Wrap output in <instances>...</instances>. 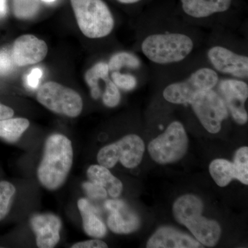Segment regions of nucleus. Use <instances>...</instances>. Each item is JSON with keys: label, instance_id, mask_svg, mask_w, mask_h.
Returning a JSON list of instances; mask_svg holds the SVG:
<instances>
[{"label": "nucleus", "instance_id": "obj_34", "mask_svg": "<svg viewBox=\"0 0 248 248\" xmlns=\"http://www.w3.org/2000/svg\"><path fill=\"white\" fill-rule=\"evenodd\" d=\"M117 1L123 4H135L140 2L142 0H117Z\"/></svg>", "mask_w": 248, "mask_h": 248}, {"label": "nucleus", "instance_id": "obj_18", "mask_svg": "<svg viewBox=\"0 0 248 248\" xmlns=\"http://www.w3.org/2000/svg\"><path fill=\"white\" fill-rule=\"evenodd\" d=\"M87 176L90 182L102 186L108 195L117 198L123 190V184L115 177L108 169L101 165H93L88 169Z\"/></svg>", "mask_w": 248, "mask_h": 248}, {"label": "nucleus", "instance_id": "obj_7", "mask_svg": "<svg viewBox=\"0 0 248 248\" xmlns=\"http://www.w3.org/2000/svg\"><path fill=\"white\" fill-rule=\"evenodd\" d=\"M37 99L52 112L70 117H78L83 109L82 99L76 91L55 81L42 85L37 91Z\"/></svg>", "mask_w": 248, "mask_h": 248}, {"label": "nucleus", "instance_id": "obj_2", "mask_svg": "<svg viewBox=\"0 0 248 248\" xmlns=\"http://www.w3.org/2000/svg\"><path fill=\"white\" fill-rule=\"evenodd\" d=\"M203 203L198 196L185 195L179 197L172 207L174 218L185 226L196 239L208 247H213L221 237L219 224L202 216Z\"/></svg>", "mask_w": 248, "mask_h": 248}, {"label": "nucleus", "instance_id": "obj_17", "mask_svg": "<svg viewBox=\"0 0 248 248\" xmlns=\"http://www.w3.org/2000/svg\"><path fill=\"white\" fill-rule=\"evenodd\" d=\"M78 204L82 217L85 232L92 237H104L107 232V226L98 217L96 208L86 199H81Z\"/></svg>", "mask_w": 248, "mask_h": 248}, {"label": "nucleus", "instance_id": "obj_4", "mask_svg": "<svg viewBox=\"0 0 248 248\" xmlns=\"http://www.w3.org/2000/svg\"><path fill=\"white\" fill-rule=\"evenodd\" d=\"M71 2L78 27L86 37L102 38L113 30V16L103 0H71Z\"/></svg>", "mask_w": 248, "mask_h": 248}, {"label": "nucleus", "instance_id": "obj_29", "mask_svg": "<svg viewBox=\"0 0 248 248\" xmlns=\"http://www.w3.org/2000/svg\"><path fill=\"white\" fill-rule=\"evenodd\" d=\"M83 188L89 198L94 200H104L107 197V191L102 186L94 183L85 182L83 184Z\"/></svg>", "mask_w": 248, "mask_h": 248}, {"label": "nucleus", "instance_id": "obj_22", "mask_svg": "<svg viewBox=\"0 0 248 248\" xmlns=\"http://www.w3.org/2000/svg\"><path fill=\"white\" fill-rule=\"evenodd\" d=\"M41 1V0H12L14 16L19 19H29L35 17L40 11Z\"/></svg>", "mask_w": 248, "mask_h": 248}, {"label": "nucleus", "instance_id": "obj_27", "mask_svg": "<svg viewBox=\"0 0 248 248\" xmlns=\"http://www.w3.org/2000/svg\"><path fill=\"white\" fill-rule=\"evenodd\" d=\"M111 79L118 88L125 91H132L137 86L138 81L135 77L130 74H122L114 71L111 75Z\"/></svg>", "mask_w": 248, "mask_h": 248}, {"label": "nucleus", "instance_id": "obj_28", "mask_svg": "<svg viewBox=\"0 0 248 248\" xmlns=\"http://www.w3.org/2000/svg\"><path fill=\"white\" fill-rule=\"evenodd\" d=\"M15 64L11 51L8 49L0 50V76H6L14 71Z\"/></svg>", "mask_w": 248, "mask_h": 248}, {"label": "nucleus", "instance_id": "obj_3", "mask_svg": "<svg viewBox=\"0 0 248 248\" xmlns=\"http://www.w3.org/2000/svg\"><path fill=\"white\" fill-rule=\"evenodd\" d=\"M193 48L194 43L190 37L172 32L148 36L141 45L143 55L159 64L182 62L190 55Z\"/></svg>", "mask_w": 248, "mask_h": 248}, {"label": "nucleus", "instance_id": "obj_9", "mask_svg": "<svg viewBox=\"0 0 248 248\" xmlns=\"http://www.w3.org/2000/svg\"><path fill=\"white\" fill-rule=\"evenodd\" d=\"M201 124L209 133H218L228 116L223 98L213 89L199 93L190 103Z\"/></svg>", "mask_w": 248, "mask_h": 248}, {"label": "nucleus", "instance_id": "obj_6", "mask_svg": "<svg viewBox=\"0 0 248 248\" xmlns=\"http://www.w3.org/2000/svg\"><path fill=\"white\" fill-rule=\"evenodd\" d=\"M145 152L144 142L137 135H128L103 147L97 155L99 165L112 169L118 161L127 169H135L141 163Z\"/></svg>", "mask_w": 248, "mask_h": 248}, {"label": "nucleus", "instance_id": "obj_8", "mask_svg": "<svg viewBox=\"0 0 248 248\" xmlns=\"http://www.w3.org/2000/svg\"><path fill=\"white\" fill-rule=\"evenodd\" d=\"M218 81L216 71L211 68H200L185 81L168 86L163 95L166 101L172 104H190L199 93L213 89Z\"/></svg>", "mask_w": 248, "mask_h": 248}, {"label": "nucleus", "instance_id": "obj_26", "mask_svg": "<svg viewBox=\"0 0 248 248\" xmlns=\"http://www.w3.org/2000/svg\"><path fill=\"white\" fill-rule=\"evenodd\" d=\"M104 81L105 82V90L102 94L103 102L107 107H117L120 104L121 99L118 87L109 78V76L104 77Z\"/></svg>", "mask_w": 248, "mask_h": 248}, {"label": "nucleus", "instance_id": "obj_11", "mask_svg": "<svg viewBox=\"0 0 248 248\" xmlns=\"http://www.w3.org/2000/svg\"><path fill=\"white\" fill-rule=\"evenodd\" d=\"M48 46L42 40L32 35H24L15 41L11 55L16 66L35 64L45 60Z\"/></svg>", "mask_w": 248, "mask_h": 248}, {"label": "nucleus", "instance_id": "obj_13", "mask_svg": "<svg viewBox=\"0 0 248 248\" xmlns=\"http://www.w3.org/2000/svg\"><path fill=\"white\" fill-rule=\"evenodd\" d=\"M31 226L36 234V242L39 248H53L60 241L62 221L55 215H35L31 218Z\"/></svg>", "mask_w": 248, "mask_h": 248}, {"label": "nucleus", "instance_id": "obj_1", "mask_svg": "<svg viewBox=\"0 0 248 248\" xmlns=\"http://www.w3.org/2000/svg\"><path fill=\"white\" fill-rule=\"evenodd\" d=\"M71 141L64 135L55 134L47 139L45 153L37 177L48 190H56L63 185L73 165Z\"/></svg>", "mask_w": 248, "mask_h": 248}, {"label": "nucleus", "instance_id": "obj_35", "mask_svg": "<svg viewBox=\"0 0 248 248\" xmlns=\"http://www.w3.org/2000/svg\"><path fill=\"white\" fill-rule=\"evenodd\" d=\"M43 2L48 3V4H51V3L55 2L56 0H41Z\"/></svg>", "mask_w": 248, "mask_h": 248}, {"label": "nucleus", "instance_id": "obj_30", "mask_svg": "<svg viewBox=\"0 0 248 248\" xmlns=\"http://www.w3.org/2000/svg\"><path fill=\"white\" fill-rule=\"evenodd\" d=\"M43 76V71L40 68H35L31 70L26 78V83L30 89H35L38 87L41 78Z\"/></svg>", "mask_w": 248, "mask_h": 248}, {"label": "nucleus", "instance_id": "obj_5", "mask_svg": "<svg viewBox=\"0 0 248 248\" xmlns=\"http://www.w3.org/2000/svg\"><path fill=\"white\" fill-rule=\"evenodd\" d=\"M188 148V138L185 128L179 122L170 124L164 133L152 140L148 152L157 164H172L182 159Z\"/></svg>", "mask_w": 248, "mask_h": 248}, {"label": "nucleus", "instance_id": "obj_20", "mask_svg": "<svg viewBox=\"0 0 248 248\" xmlns=\"http://www.w3.org/2000/svg\"><path fill=\"white\" fill-rule=\"evenodd\" d=\"M30 123L25 118L0 120V138L9 142L17 141L29 128Z\"/></svg>", "mask_w": 248, "mask_h": 248}, {"label": "nucleus", "instance_id": "obj_15", "mask_svg": "<svg viewBox=\"0 0 248 248\" xmlns=\"http://www.w3.org/2000/svg\"><path fill=\"white\" fill-rule=\"evenodd\" d=\"M183 11L195 18H205L231 9L233 0H180Z\"/></svg>", "mask_w": 248, "mask_h": 248}, {"label": "nucleus", "instance_id": "obj_14", "mask_svg": "<svg viewBox=\"0 0 248 248\" xmlns=\"http://www.w3.org/2000/svg\"><path fill=\"white\" fill-rule=\"evenodd\" d=\"M148 248H203L200 242L192 236L170 227L157 230L147 243Z\"/></svg>", "mask_w": 248, "mask_h": 248}, {"label": "nucleus", "instance_id": "obj_33", "mask_svg": "<svg viewBox=\"0 0 248 248\" xmlns=\"http://www.w3.org/2000/svg\"><path fill=\"white\" fill-rule=\"evenodd\" d=\"M7 13V2L6 0H0V18L4 17Z\"/></svg>", "mask_w": 248, "mask_h": 248}, {"label": "nucleus", "instance_id": "obj_25", "mask_svg": "<svg viewBox=\"0 0 248 248\" xmlns=\"http://www.w3.org/2000/svg\"><path fill=\"white\" fill-rule=\"evenodd\" d=\"M16 194V188L11 183L0 182V221L9 213L10 206Z\"/></svg>", "mask_w": 248, "mask_h": 248}, {"label": "nucleus", "instance_id": "obj_16", "mask_svg": "<svg viewBox=\"0 0 248 248\" xmlns=\"http://www.w3.org/2000/svg\"><path fill=\"white\" fill-rule=\"evenodd\" d=\"M140 226V218L129 209L125 202L110 211L108 218V226L116 234H130L138 231Z\"/></svg>", "mask_w": 248, "mask_h": 248}, {"label": "nucleus", "instance_id": "obj_23", "mask_svg": "<svg viewBox=\"0 0 248 248\" xmlns=\"http://www.w3.org/2000/svg\"><path fill=\"white\" fill-rule=\"evenodd\" d=\"M109 71H116L123 67L131 68H138L141 66L140 59L133 54L127 52H120L111 57L108 63Z\"/></svg>", "mask_w": 248, "mask_h": 248}, {"label": "nucleus", "instance_id": "obj_21", "mask_svg": "<svg viewBox=\"0 0 248 248\" xmlns=\"http://www.w3.org/2000/svg\"><path fill=\"white\" fill-rule=\"evenodd\" d=\"M109 68L106 62H99L85 74V81L91 89V94L94 99H98L102 96V90L99 86V80L102 77L109 75Z\"/></svg>", "mask_w": 248, "mask_h": 248}, {"label": "nucleus", "instance_id": "obj_32", "mask_svg": "<svg viewBox=\"0 0 248 248\" xmlns=\"http://www.w3.org/2000/svg\"><path fill=\"white\" fill-rule=\"evenodd\" d=\"M14 115V111L12 108L0 104V120L11 118Z\"/></svg>", "mask_w": 248, "mask_h": 248}, {"label": "nucleus", "instance_id": "obj_19", "mask_svg": "<svg viewBox=\"0 0 248 248\" xmlns=\"http://www.w3.org/2000/svg\"><path fill=\"white\" fill-rule=\"evenodd\" d=\"M211 177L220 187L228 186L236 179L234 164L224 159H217L212 161L209 167Z\"/></svg>", "mask_w": 248, "mask_h": 248}, {"label": "nucleus", "instance_id": "obj_10", "mask_svg": "<svg viewBox=\"0 0 248 248\" xmlns=\"http://www.w3.org/2000/svg\"><path fill=\"white\" fill-rule=\"evenodd\" d=\"M219 91L233 120L240 125L248 122L245 103L248 97V86L239 79H226L219 84Z\"/></svg>", "mask_w": 248, "mask_h": 248}, {"label": "nucleus", "instance_id": "obj_24", "mask_svg": "<svg viewBox=\"0 0 248 248\" xmlns=\"http://www.w3.org/2000/svg\"><path fill=\"white\" fill-rule=\"evenodd\" d=\"M236 179L248 185V148L241 147L236 152L234 158Z\"/></svg>", "mask_w": 248, "mask_h": 248}, {"label": "nucleus", "instance_id": "obj_12", "mask_svg": "<svg viewBox=\"0 0 248 248\" xmlns=\"http://www.w3.org/2000/svg\"><path fill=\"white\" fill-rule=\"evenodd\" d=\"M209 60L215 69L238 78H248V58L225 47L217 46L208 52Z\"/></svg>", "mask_w": 248, "mask_h": 248}, {"label": "nucleus", "instance_id": "obj_31", "mask_svg": "<svg viewBox=\"0 0 248 248\" xmlns=\"http://www.w3.org/2000/svg\"><path fill=\"white\" fill-rule=\"evenodd\" d=\"M72 248H105L107 244L99 239L89 240L73 245Z\"/></svg>", "mask_w": 248, "mask_h": 248}]
</instances>
